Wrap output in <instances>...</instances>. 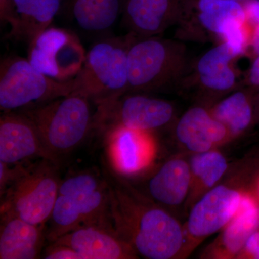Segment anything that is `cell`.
I'll return each mask as SVG.
<instances>
[{
    "instance_id": "cell-1",
    "label": "cell",
    "mask_w": 259,
    "mask_h": 259,
    "mask_svg": "<svg viewBox=\"0 0 259 259\" xmlns=\"http://www.w3.org/2000/svg\"><path fill=\"white\" fill-rule=\"evenodd\" d=\"M107 185L112 228L137 254L148 259L182 258L185 233L176 218L141 198L122 181L112 179Z\"/></svg>"
},
{
    "instance_id": "cell-2",
    "label": "cell",
    "mask_w": 259,
    "mask_h": 259,
    "mask_svg": "<svg viewBox=\"0 0 259 259\" xmlns=\"http://www.w3.org/2000/svg\"><path fill=\"white\" fill-rule=\"evenodd\" d=\"M56 162L42 159L24 167L8 169L1 193V218L16 217L37 226H45L54 208L60 182Z\"/></svg>"
},
{
    "instance_id": "cell-3",
    "label": "cell",
    "mask_w": 259,
    "mask_h": 259,
    "mask_svg": "<svg viewBox=\"0 0 259 259\" xmlns=\"http://www.w3.org/2000/svg\"><path fill=\"white\" fill-rule=\"evenodd\" d=\"M90 102L73 92L21 112L35 125L44 146L57 161L60 155L77 147L94 125Z\"/></svg>"
},
{
    "instance_id": "cell-4",
    "label": "cell",
    "mask_w": 259,
    "mask_h": 259,
    "mask_svg": "<svg viewBox=\"0 0 259 259\" xmlns=\"http://www.w3.org/2000/svg\"><path fill=\"white\" fill-rule=\"evenodd\" d=\"M134 35L107 38L87 53L82 69L75 77L76 89L97 106L117 100L128 89V50Z\"/></svg>"
},
{
    "instance_id": "cell-5",
    "label": "cell",
    "mask_w": 259,
    "mask_h": 259,
    "mask_svg": "<svg viewBox=\"0 0 259 259\" xmlns=\"http://www.w3.org/2000/svg\"><path fill=\"white\" fill-rule=\"evenodd\" d=\"M76 89L75 77L56 81L39 72L28 59L8 57L0 66V108L5 112L27 110L66 96Z\"/></svg>"
},
{
    "instance_id": "cell-6",
    "label": "cell",
    "mask_w": 259,
    "mask_h": 259,
    "mask_svg": "<svg viewBox=\"0 0 259 259\" xmlns=\"http://www.w3.org/2000/svg\"><path fill=\"white\" fill-rule=\"evenodd\" d=\"M127 58V93L153 91L164 88L176 78L183 52L182 48L170 40L134 35Z\"/></svg>"
},
{
    "instance_id": "cell-7",
    "label": "cell",
    "mask_w": 259,
    "mask_h": 259,
    "mask_svg": "<svg viewBox=\"0 0 259 259\" xmlns=\"http://www.w3.org/2000/svg\"><path fill=\"white\" fill-rule=\"evenodd\" d=\"M28 60L39 72L56 81L74 79L82 69L87 54L75 34L49 27L29 44Z\"/></svg>"
},
{
    "instance_id": "cell-8",
    "label": "cell",
    "mask_w": 259,
    "mask_h": 259,
    "mask_svg": "<svg viewBox=\"0 0 259 259\" xmlns=\"http://www.w3.org/2000/svg\"><path fill=\"white\" fill-rule=\"evenodd\" d=\"M243 194L231 186H215L192 206L183 227L185 243L182 258L188 256L209 236L221 231L236 215Z\"/></svg>"
},
{
    "instance_id": "cell-9",
    "label": "cell",
    "mask_w": 259,
    "mask_h": 259,
    "mask_svg": "<svg viewBox=\"0 0 259 259\" xmlns=\"http://www.w3.org/2000/svg\"><path fill=\"white\" fill-rule=\"evenodd\" d=\"M97 107L94 125L105 130L120 125L151 132L166 125L174 115L169 102L137 94L123 95Z\"/></svg>"
},
{
    "instance_id": "cell-10",
    "label": "cell",
    "mask_w": 259,
    "mask_h": 259,
    "mask_svg": "<svg viewBox=\"0 0 259 259\" xmlns=\"http://www.w3.org/2000/svg\"><path fill=\"white\" fill-rule=\"evenodd\" d=\"M106 130L107 156L112 168L118 175L136 176L152 164L156 156V145L150 131L120 125Z\"/></svg>"
},
{
    "instance_id": "cell-11",
    "label": "cell",
    "mask_w": 259,
    "mask_h": 259,
    "mask_svg": "<svg viewBox=\"0 0 259 259\" xmlns=\"http://www.w3.org/2000/svg\"><path fill=\"white\" fill-rule=\"evenodd\" d=\"M33 158L56 163L28 117L22 112H5L0 119V162L11 166Z\"/></svg>"
},
{
    "instance_id": "cell-12",
    "label": "cell",
    "mask_w": 259,
    "mask_h": 259,
    "mask_svg": "<svg viewBox=\"0 0 259 259\" xmlns=\"http://www.w3.org/2000/svg\"><path fill=\"white\" fill-rule=\"evenodd\" d=\"M54 242L70 247L82 259L137 258L134 248L119 236L112 225L81 226Z\"/></svg>"
},
{
    "instance_id": "cell-13",
    "label": "cell",
    "mask_w": 259,
    "mask_h": 259,
    "mask_svg": "<svg viewBox=\"0 0 259 259\" xmlns=\"http://www.w3.org/2000/svg\"><path fill=\"white\" fill-rule=\"evenodd\" d=\"M185 0H125L124 23L139 37L161 33L182 16Z\"/></svg>"
},
{
    "instance_id": "cell-14",
    "label": "cell",
    "mask_w": 259,
    "mask_h": 259,
    "mask_svg": "<svg viewBox=\"0 0 259 259\" xmlns=\"http://www.w3.org/2000/svg\"><path fill=\"white\" fill-rule=\"evenodd\" d=\"M258 228L259 200L244 193L236 215L221 231L206 255L212 258H236L248 237Z\"/></svg>"
},
{
    "instance_id": "cell-15",
    "label": "cell",
    "mask_w": 259,
    "mask_h": 259,
    "mask_svg": "<svg viewBox=\"0 0 259 259\" xmlns=\"http://www.w3.org/2000/svg\"><path fill=\"white\" fill-rule=\"evenodd\" d=\"M177 139L194 153L214 149L228 139V130L214 116L200 107H192L177 123Z\"/></svg>"
},
{
    "instance_id": "cell-16",
    "label": "cell",
    "mask_w": 259,
    "mask_h": 259,
    "mask_svg": "<svg viewBox=\"0 0 259 259\" xmlns=\"http://www.w3.org/2000/svg\"><path fill=\"white\" fill-rule=\"evenodd\" d=\"M46 238L45 226L16 217L1 218L0 259L39 258Z\"/></svg>"
},
{
    "instance_id": "cell-17",
    "label": "cell",
    "mask_w": 259,
    "mask_h": 259,
    "mask_svg": "<svg viewBox=\"0 0 259 259\" xmlns=\"http://www.w3.org/2000/svg\"><path fill=\"white\" fill-rule=\"evenodd\" d=\"M190 163L183 158L167 161L148 182L151 198L163 205L175 206L185 203L190 192Z\"/></svg>"
},
{
    "instance_id": "cell-18",
    "label": "cell",
    "mask_w": 259,
    "mask_h": 259,
    "mask_svg": "<svg viewBox=\"0 0 259 259\" xmlns=\"http://www.w3.org/2000/svg\"><path fill=\"white\" fill-rule=\"evenodd\" d=\"M15 28L10 35L30 44L50 27L60 10L61 0H13Z\"/></svg>"
},
{
    "instance_id": "cell-19",
    "label": "cell",
    "mask_w": 259,
    "mask_h": 259,
    "mask_svg": "<svg viewBox=\"0 0 259 259\" xmlns=\"http://www.w3.org/2000/svg\"><path fill=\"white\" fill-rule=\"evenodd\" d=\"M184 7L194 12L208 31L221 36L233 24L247 22L244 7L233 0H185Z\"/></svg>"
},
{
    "instance_id": "cell-20",
    "label": "cell",
    "mask_w": 259,
    "mask_h": 259,
    "mask_svg": "<svg viewBox=\"0 0 259 259\" xmlns=\"http://www.w3.org/2000/svg\"><path fill=\"white\" fill-rule=\"evenodd\" d=\"M190 166V190L185 202L187 208H191L202 195L215 187L228 169V162L222 153L212 149L194 153Z\"/></svg>"
},
{
    "instance_id": "cell-21",
    "label": "cell",
    "mask_w": 259,
    "mask_h": 259,
    "mask_svg": "<svg viewBox=\"0 0 259 259\" xmlns=\"http://www.w3.org/2000/svg\"><path fill=\"white\" fill-rule=\"evenodd\" d=\"M236 56L226 42L212 48L200 58L197 64L199 80L204 88L218 92L230 90L236 83L231 61Z\"/></svg>"
},
{
    "instance_id": "cell-22",
    "label": "cell",
    "mask_w": 259,
    "mask_h": 259,
    "mask_svg": "<svg viewBox=\"0 0 259 259\" xmlns=\"http://www.w3.org/2000/svg\"><path fill=\"white\" fill-rule=\"evenodd\" d=\"M71 13L79 28L101 32L111 28L120 13V0H71Z\"/></svg>"
},
{
    "instance_id": "cell-23",
    "label": "cell",
    "mask_w": 259,
    "mask_h": 259,
    "mask_svg": "<svg viewBox=\"0 0 259 259\" xmlns=\"http://www.w3.org/2000/svg\"><path fill=\"white\" fill-rule=\"evenodd\" d=\"M211 114L228 130L229 136H237L248 128L253 118L251 104L246 95L238 92L220 102Z\"/></svg>"
},
{
    "instance_id": "cell-24",
    "label": "cell",
    "mask_w": 259,
    "mask_h": 259,
    "mask_svg": "<svg viewBox=\"0 0 259 259\" xmlns=\"http://www.w3.org/2000/svg\"><path fill=\"white\" fill-rule=\"evenodd\" d=\"M44 256L46 259H82L72 248L54 242L46 249Z\"/></svg>"
},
{
    "instance_id": "cell-25",
    "label": "cell",
    "mask_w": 259,
    "mask_h": 259,
    "mask_svg": "<svg viewBox=\"0 0 259 259\" xmlns=\"http://www.w3.org/2000/svg\"><path fill=\"white\" fill-rule=\"evenodd\" d=\"M259 246V228L253 232L247 241L236 258H253Z\"/></svg>"
},
{
    "instance_id": "cell-26",
    "label": "cell",
    "mask_w": 259,
    "mask_h": 259,
    "mask_svg": "<svg viewBox=\"0 0 259 259\" xmlns=\"http://www.w3.org/2000/svg\"><path fill=\"white\" fill-rule=\"evenodd\" d=\"M0 18L3 23H8L11 30L15 27V16L13 0H0Z\"/></svg>"
},
{
    "instance_id": "cell-27",
    "label": "cell",
    "mask_w": 259,
    "mask_h": 259,
    "mask_svg": "<svg viewBox=\"0 0 259 259\" xmlns=\"http://www.w3.org/2000/svg\"><path fill=\"white\" fill-rule=\"evenodd\" d=\"M243 5L248 25H259V0H246Z\"/></svg>"
},
{
    "instance_id": "cell-28",
    "label": "cell",
    "mask_w": 259,
    "mask_h": 259,
    "mask_svg": "<svg viewBox=\"0 0 259 259\" xmlns=\"http://www.w3.org/2000/svg\"><path fill=\"white\" fill-rule=\"evenodd\" d=\"M249 78L252 84L259 87V56L255 58L252 64Z\"/></svg>"
},
{
    "instance_id": "cell-29",
    "label": "cell",
    "mask_w": 259,
    "mask_h": 259,
    "mask_svg": "<svg viewBox=\"0 0 259 259\" xmlns=\"http://www.w3.org/2000/svg\"><path fill=\"white\" fill-rule=\"evenodd\" d=\"M250 42L255 54L259 56V25L254 27L252 30Z\"/></svg>"
},
{
    "instance_id": "cell-30",
    "label": "cell",
    "mask_w": 259,
    "mask_h": 259,
    "mask_svg": "<svg viewBox=\"0 0 259 259\" xmlns=\"http://www.w3.org/2000/svg\"><path fill=\"white\" fill-rule=\"evenodd\" d=\"M256 194H257V195H256L257 199H258L259 200V179H258V182H257Z\"/></svg>"
},
{
    "instance_id": "cell-31",
    "label": "cell",
    "mask_w": 259,
    "mask_h": 259,
    "mask_svg": "<svg viewBox=\"0 0 259 259\" xmlns=\"http://www.w3.org/2000/svg\"><path fill=\"white\" fill-rule=\"evenodd\" d=\"M253 259H259V246L258 250H257L256 253H255L254 258H253Z\"/></svg>"
},
{
    "instance_id": "cell-32",
    "label": "cell",
    "mask_w": 259,
    "mask_h": 259,
    "mask_svg": "<svg viewBox=\"0 0 259 259\" xmlns=\"http://www.w3.org/2000/svg\"><path fill=\"white\" fill-rule=\"evenodd\" d=\"M233 1H238V2H240V1H242V0H233Z\"/></svg>"
}]
</instances>
